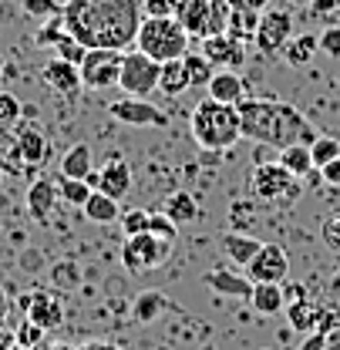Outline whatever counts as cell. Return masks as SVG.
<instances>
[{
  "mask_svg": "<svg viewBox=\"0 0 340 350\" xmlns=\"http://www.w3.org/2000/svg\"><path fill=\"white\" fill-rule=\"evenodd\" d=\"M3 310H7V290L0 286V313H3Z\"/></svg>",
  "mask_w": 340,
  "mask_h": 350,
  "instance_id": "cell-53",
  "label": "cell"
},
{
  "mask_svg": "<svg viewBox=\"0 0 340 350\" xmlns=\"http://www.w3.org/2000/svg\"><path fill=\"white\" fill-rule=\"evenodd\" d=\"M189 31L179 24V17H145L138 27V41L135 47L142 54H148L152 61L166 64V61H179L189 54Z\"/></svg>",
  "mask_w": 340,
  "mask_h": 350,
  "instance_id": "cell-4",
  "label": "cell"
},
{
  "mask_svg": "<svg viewBox=\"0 0 340 350\" xmlns=\"http://www.w3.org/2000/svg\"><path fill=\"white\" fill-rule=\"evenodd\" d=\"M330 290H334V293H340V269H337V276H334V283H330Z\"/></svg>",
  "mask_w": 340,
  "mask_h": 350,
  "instance_id": "cell-54",
  "label": "cell"
},
{
  "mask_svg": "<svg viewBox=\"0 0 340 350\" xmlns=\"http://www.w3.org/2000/svg\"><path fill=\"white\" fill-rule=\"evenodd\" d=\"M54 182H57V196L68 206H78V209H85V202L91 199V192H94L85 178H64V175H57Z\"/></svg>",
  "mask_w": 340,
  "mask_h": 350,
  "instance_id": "cell-32",
  "label": "cell"
},
{
  "mask_svg": "<svg viewBox=\"0 0 340 350\" xmlns=\"http://www.w3.org/2000/svg\"><path fill=\"white\" fill-rule=\"evenodd\" d=\"M57 182L54 178H34L31 185H27V213L34 222H47L51 213H54V206H57Z\"/></svg>",
  "mask_w": 340,
  "mask_h": 350,
  "instance_id": "cell-19",
  "label": "cell"
},
{
  "mask_svg": "<svg viewBox=\"0 0 340 350\" xmlns=\"http://www.w3.org/2000/svg\"><path fill=\"white\" fill-rule=\"evenodd\" d=\"M44 327H38L34 320H27L24 317V323H17V330H14V340H17V347L21 350H38L41 347V340H44Z\"/></svg>",
  "mask_w": 340,
  "mask_h": 350,
  "instance_id": "cell-37",
  "label": "cell"
},
{
  "mask_svg": "<svg viewBox=\"0 0 340 350\" xmlns=\"http://www.w3.org/2000/svg\"><path fill=\"white\" fill-rule=\"evenodd\" d=\"M142 21V0H64V24L88 51H128Z\"/></svg>",
  "mask_w": 340,
  "mask_h": 350,
  "instance_id": "cell-1",
  "label": "cell"
},
{
  "mask_svg": "<svg viewBox=\"0 0 340 350\" xmlns=\"http://www.w3.org/2000/svg\"><path fill=\"white\" fill-rule=\"evenodd\" d=\"M287 317H290V327L300 330V334H313L317 330V306L310 304V300H293V304H287Z\"/></svg>",
  "mask_w": 340,
  "mask_h": 350,
  "instance_id": "cell-33",
  "label": "cell"
},
{
  "mask_svg": "<svg viewBox=\"0 0 340 350\" xmlns=\"http://www.w3.org/2000/svg\"><path fill=\"white\" fill-rule=\"evenodd\" d=\"M320 175H324V182H327V185H334V189H337L340 185V155L334 159V162H327V165L320 169Z\"/></svg>",
  "mask_w": 340,
  "mask_h": 350,
  "instance_id": "cell-46",
  "label": "cell"
},
{
  "mask_svg": "<svg viewBox=\"0 0 340 350\" xmlns=\"http://www.w3.org/2000/svg\"><path fill=\"white\" fill-rule=\"evenodd\" d=\"M229 7H233V10H259V14H263V10L270 7V0H229Z\"/></svg>",
  "mask_w": 340,
  "mask_h": 350,
  "instance_id": "cell-48",
  "label": "cell"
},
{
  "mask_svg": "<svg viewBox=\"0 0 340 350\" xmlns=\"http://www.w3.org/2000/svg\"><path fill=\"white\" fill-rule=\"evenodd\" d=\"M283 297H287V304H293V300H306V286L290 283V286H283Z\"/></svg>",
  "mask_w": 340,
  "mask_h": 350,
  "instance_id": "cell-49",
  "label": "cell"
},
{
  "mask_svg": "<svg viewBox=\"0 0 340 350\" xmlns=\"http://www.w3.org/2000/svg\"><path fill=\"white\" fill-rule=\"evenodd\" d=\"M327 350H340V327H334L327 334Z\"/></svg>",
  "mask_w": 340,
  "mask_h": 350,
  "instance_id": "cell-51",
  "label": "cell"
},
{
  "mask_svg": "<svg viewBox=\"0 0 340 350\" xmlns=\"http://www.w3.org/2000/svg\"><path fill=\"white\" fill-rule=\"evenodd\" d=\"M54 54L61 57V61H71V64H78L81 68V61H85V54H88V47L81 41H75L71 34L64 38L61 44H54Z\"/></svg>",
  "mask_w": 340,
  "mask_h": 350,
  "instance_id": "cell-40",
  "label": "cell"
},
{
  "mask_svg": "<svg viewBox=\"0 0 340 350\" xmlns=\"http://www.w3.org/2000/svg\"><path fill=\"white\" fill-rule=\"evenodd\" d=\"M94 169V155H91V145L85 142H78V145H71L68 152H64V159H61V172L64 178H88V172Z\"/></svg>",
  "mask_w": 340,
  "mask_h": 350,
  "instance_id": "cell-24",
  "label": "cell"
},
{
  "mask_svg": "<svg viewBox=\"0 0 340 350\" xmlns=\"http://www.w3.org/2000/svg\"><path fill=\"white\" fill-rule=\"evenodd\" d=\"M122 64H125V51H88L81 61V81L91 91H105V88H118L122 81Z\"/></svg>",
  "mask_w": 340,
  "mask_h": 350,
  "instance_id": "cell-9",
  "label": "cell"
},
{
  "mask_svg": "<svg viewBox=\"0 0 340 350\" xmlns=\"http://www.w3.org/2000/svg\"><path fill=\"white\" fill-rule=\"evenodd\" d=\"M0 182H3V172H0Z\"/></svg>",
  "mask_w": 340,
  "mask_h": 350,
  "instance_id": "cell-57",
  "label": "cell"
},
{
  "mask_svg": "<svg viewBox=\"0 0 340 350\" xmlns=\"http://www.w3.org/2000/svg\"><path fill=\"white\" fill-rule=\"evenodd\" d=\"M202 54L215 64V71H239L246 61V44L236 41L233 34H215L202 41Z\"/></svg>",
  "mask_w": 340,
  "mask_h": 350,
  "instance_id": "cell-14",
  "label": "cell"
},
{
  "mask_svg": "<svg viewBox=\"0 0 340 350\" xmlns=\"http://www.w3.org/2000/svg\"><path fill=\"white\" fill-rule=\"evenodd\" d=\"M337 216H340V206H337Z\"/></svg>",
  "mask_w": 340,
  "mask_h": 350,
  "instance_id": "cell-58",
  "label": "cell"
},
{
  "mask_svg": "<svg viewBox=\"0 0 340 350\" xmlns=\"http://www.w3.org/2000/svg\"><path fill=\"white\" fill-rule=\"evenodd\" d=\"M159 75H162V64L152 61L148 54H142L135 47V51H125V64H122V81H118V88L125 94H135V98H148L152 91H159Z\"/></svg>",
  "mask_w": 340,
  "mask_h": 350,
  "instance_id": "cell-8",
  "label": "cell"
},
{
  "mask_svg": "<svg viewBox=\"0 0 340 350\" xmlns=\"http://www.w3.org/2000/svg\"><path fill=\"white\" fill-rule=\"evenodd\" d=\"M24 14L44 24V21H51V17H61V14H64V3H61V0H24Z\"/></svg>",
  "mask_w": 340,
  "mask_h": 350,
  "instance_id": "cell-39",
  "label": "cell"
},
{
  "mask_svg": "<svg viewBox=\"0 0 340 350\" xmlns=\"http://www.w3.org/2000/svg\"><path fill=\"white\" fill-rule=\"evenodd\" d=\"M337 155H340V142L334 135H317V142L310 145V159H313L317 169H324V165L334 162Z\"/></svg>",
  "mask_w": 340,
  "mask_h": 350,
  "instance_id": "cell-36",
  "label": "cell"
},
{
  "mask_svg": "<svg viewBox=\"0 0 340 350\" xmlns=\"http://www.w3.org/2000/svg\"><path fill=\"white\" fill-rule=\"evenodd\" d=\"M189 129L199 148L206 152H226L229 145H236L243 138V122H239V108L236 105H222V101H199L192 118H189Z\"/></svg>",
  "mask_w": 340,
  "mask_h": 350,
  "instance_id": "cell-3",
  "label": "cell"
},
{
  "mask_svg": "<svg viewBox=\"0 0 340 350\" xmlns=\"http://www.w3.org/2000/svg\"><path fill=\"white\" fill-rule=\"evenodd\" d=\"M189 75H185V64H182V57L179 61H166L162 64V75H159V91L162 94H169V98H179L182 91H189Z\"/></svg>",
  "mask_w": 340,
  "mask_h": 350,
  "instance_id": "cell-28",
  "label": "cell"
},
{
  "mask_svg": "<svg viewBox=\"0 0 340 350\" xmlns=\"http://www.w3.org/2000/svg\"><path fill=\"white\" fill-rule=\"evenodd\" d=\"M17 347V340H14V334H7V330H0V350H14Z\"/></svg>",
  "mask_w": 340,
  "mask_h": 350,
  "instance_id": "cell-50",
  "label": "cell"
},
{
  "mask_svg": "<svg viewBox=\"0 0 340 350\" xmlns=\"http://www.w3.org/2000/svg\"><path fill=\"white\" fill-rule=\"evenodd\" d=\"M21 118H24L21 98L10 94V91H0V129H10V125H17Z\"/></svg>",
  "mask_w": 340,
  "mask_h": 350,
  "instance_id": "cell-38",
  "label": "cell"
},
{
  "mask_svg": "<svg viewBox=\"0 0 340 350\" xmlns=\"http://www.w3.org/2000/svg\"><path fill=\"white\" fill-rule=\"evenodd\" d=\"M166 216H169L175 226H189V222H196V219L202 216L199 199H196L192 192H172L169 206H166Z\"/></svg>",
  "mask_w": 340,
  "mask_h": 350,
  "instance_id": "cell-26",
  "label": "cell"
},
{
  "mask_svg": "<svg viewBox=\"0 0 340 350\" xmlns=\"http://www.w3.org/2000/svg\"><path fill=\"white\" fill-rule=\"evenodd\" d=\"M78 350H118V347H112V344H85V347H78Z\"/></svg>",
  "mask_w": 340,
  "mask_h": 350,
  "instance_id": "cell-52",
  "label": "cell"
},
{
  "mask_svg": "<svg viewBox=\"0 0 340 350\" xmlns=\"http://www.w3.org/2000/svg\"><path fill=\"white\" fill-rule=\"evenodd\" d=\"M310 14H313V17H327L330 24H337L340 0H310Z\"/></svg>",
  "mask_w": 340,
  "mask_h": 350,
  "instance_id": "cell-45",
  "label": "cell"
},
{
  "mask_svg": "<svg viewBox=\"0 0 340 350\" xmlns=\"http://www.w3.org/2000/svg\"><path fill=\"white\" fill-rule=\"evenodd\" d=\"M300 350H327V334H320V330H313L303 344H300Z\"/></svg>",
  "mask_w": 340,
  "mask_h": 350,
  "instance_id": "cell-47",
  "label": "cell"
},
{
  "mask_svg": "<svg viewBox=\"0 0 340 350\" xmlns=\"http://www.w3.org/2000/svg\"><path fill=\"white\" fill-rule=\"evenodd\" d=\"M293 41V14L290 10H263L256 27V47L263 54H283V47Z\"/></svg>",
  "mask_w": 340,
  "mask_h": 350,
  "instance_id": "cell-11",
  "label": "cell"
},
{
  "mask_svg": "<svg viewBox=\"0 0 340 350\" xmlns=\"http://www.w3.org/2000/svg\"><path fill=\"white\" fill-rule=\"evenodd\" d=\"M51 350H71V347H64V344H57V347H51Z\"/></svg>",
  "mask_w": 340,
  "mask_h": 350,
  "instance_id": "cell-55",
  "label": "cell"
},
{
  "mask_svg": "<svg viewBox=\"0 0 340 350\" xmlns=\"http://www.w3.org/2000/svg\"><path fill=\"white\" fill-rule=\"evenodd\" d=\"M250 304L259 317H276L280 310H287V297H283V283H253V297Z\"/></svg>",
  "mask_w": 340,
  "mask_h": 350,
  "instance_id": "cell-22",
  "label": "cell"
},
{
  "mask_svg": "<svg viewBox=\"0 0 340 350\" xmlns=\"http://www.w3.org/2000/svg\"><path fill=\"white\" fill-rule=\"evenodd\" d=\"M108 111H112L115 122H125V125H135V129H169V115L159 105H152L148 98L125 94L115 105H108Z\"/></svg>",
  "mask_w": 340,
  "mask_h": 350,
  "instance_id": "cell-10",
  "label": "cell"
},
{
  "mask_svg": "<svg viewBox=\"0 0 340 350\" xmlns=\"http://www.w3.org/2000/svg\"><path fill=\"white\" fill-rule=\"evenodd\" d=\"M85 219L101 222V226H108V222H122V202L94 189V192H91V199L85 202Z\"/></svg>",
  "mask_w": 340,
  "mask_h": 350,
  "instance_id": "cell-25",
  "label": "cell"
},
{
  "mask_svg": "<svg viewBox=\"0 0 340 350\" xmlns=\"http://www.w3.org/2000/svg\"><path fill=\"white\" fill-rule=\"evenodd\" d=\"M182 64H185V75H189V85L192 88H206L209 81H213V75H215V64L202 54V51H189L185 57H182Z\"/></svg>",
  "mask_w": 340,
  "mask_h": 350,
  "instance_id": "cell-30",
  "label": "cell"
},
{
  "mask_svg": "<svg viewBox=\"0 0 340 350\" xmlns=\"http://www.w3.org/2000/svg\"><path fill=\"white\" fill-rule=\"evenodd\" d=\"M148 232H152V236H159V239H169V243H175L179 226H175L166 213H152V216H148Z\"/></svg>",
  "mask_w": 340,
  "mask_h": 350,
  "instance_id": "cell-42",
  "label": "cell"
},
{
  "mask_svg": "<svg viewBox=\"0 0 340 350\" xmlns=\"http://www.w3.org/2000/svg\"><path fill=\"white\" fill-rule=\"evenodd\" d=\"M0 81H3V61H0Z\"/></svg>",
  "mask_w": 340,
  "mask_h": 350,
  "instance_id": "cell-56",
  "label": "cell"
},
{
  "mask_svg": "<svg viewBox=\"0 0 340 350\" xmlns=\"http://www.w3.org/2000/svg\"><path fill=\"white\" fill-rule=\"evenodd\" d=\"M14 350H21V347H14Z\"/></svg>",
  "mask_w": 340,
  "mask_h": 350,
  "instance_id": "cell-60",
  "label": "cell"
},
{
  "mask_svg": "<svg viewBox=\"0 0 340 350\" xmlns=\"http://www.w3.org/2000/svg\"><path fill=\"white\" fill-rule=\"evenodd\" d=\"M246 189L256 202L273 206V209H290L300 196V178L287 172L280 162H263L246 175Z\"/></svg>",
  "mask_w": 340,
  "mask_h": 350,
  "instance_id": "cell-5",
  "label": "cell"
},
{
  "mask_svg": "<svg viewBox=\"0 0 340 350\" xmlns=\"http://www.w3.org/2000/svg\"><path fill=\"white\" fill-rule=\"evenodd\" d=\"M219 246H222V253L236 262V266H250L253 256L263 250V243H259L256 236H250V232H222Z\"/></svg>",
  "mask_w": 340,
  "mask_h": 350,
  "instance_id": "cell-21",
  "label": "cell"
},
{
  "mask_svg": "<svg viewBox=\"0 0 340 350\" xmlns=\"http://www.w3.org/2000/svg\"><path fill=\"white\" fill-rule=\"evenodd\" d=\"M202 280L219 297H233V300H250L253 297V280L246 273H236V269H226V266H213Z\"/></svg>",
  "mask_w": 340,
  "mask_h": 350,
  "instance_id": "cell-15",
  "label": "cell"
},
{
  "mask_svg": "<svg viewBox=\"0 0 340 350\" xmlns=\"http://www.w3.org/2000/svg\"><path fill=\"white\" fill-rule=\"evenodd\" d=\"M148 216H152V213H145V209H128V213H122V229H125V236L148 232Z\"/></svg>",
  "mask_w": 340,
  "mask_h": 350,
  "instance_id": "cell-43",
  "label": "cell"
},
{
  "mask_svg": "<svg viewBox=\"0 0 340 350\" xmlns=\"http://www.w3.org/2000/svg\"><path fill=\"white\" fill-rule=\"evenodd\" d=\"M263 350H270V347H263Z\"/></svg>",
  "mask_w": 340,
  "mask_h": 350,
  "instance_id": "cell-59",
  "label": "cell"
},
{
  "mask_svg": "<svg viewBox=\"0 0 340 350\" xmlns=\"http://www.w3.org/2000/svg\"><path fill=\"white\" fill-rule=\"evenodd\" d=\"M68 34H71V31H68V24H64V14H61V17L44 21V27H38L34 44H38V47H51V51H54V44H61Z\"/></svg>",
  "mask_w": 340,
  "mask_h": 350,
  "instance_id": "cell-35",
  "label": "cell"
},
{
  "mask_svg": "<svg viewBox=\"0 0 340 350\" xmlns=\"http://www.w3.org/2000/svg\"><path fill=\"white\" fill-rule=\"evenodd\" d=\"M320 54H327V57H340V24H327L324 27V34H320Z\"/></svg>",
  "mask_w": 340,
  "mask_h": 350,
  "instance_id": "cell-44",
  "label": "cell"
},
{
  "mask_svg": "<svg viewBox=\"0 0 340 350\" xmlns=\"http://www.w3.org/2000/svg\"><path fill=\"white\" fill-rule=\"evenodd\" d=\"M172 304L159 293V290H145V293H138L135 297V306H131V317H135V323H142V327H148V323H155L162 313H169Z\"/></svg>",
  "mask_w": 340,
  "mask_h": 350,
  "instance_id": "cell-23",
  "label": "cell"
},
{
  "mask_svg": "<svg viewBox=\"0 0 340 350\" xmlns=\"http://www.w3.org/2000/svg\"><path fill=\"white\" fill-rule=\"evenodd\" d=\"M317 51H320V34H300V38H293L283 47V61L290 68H306Z\"/></svg>",
  "mask_w": 340,
  "mask_h": 350,
  "instance_id": "cell-27",
  "label": "cell"
},
{
  "mask_svg": "<svg viewBox=\"0 0 340 350\" xmlns=\"http://www.w3.org/2000/svg\"><path fill=\"white\" fill-rule=\"evenodd\" d=\"M320 243H324L334 256H340V216H327L320 222Z\"/></svg>",
  "mask_w": 340,
  "mask_h": 350,
  "instance_id": "cell-41",
  "label": "cell"
},
{
  "mask_svg": "<svg viewBox=\"0 0 340 350\" xmlns=\"http://www.w3.org/2000/svg\"><path fill=\"white\" fill-rule=\"evenodd\" d=\"M229 0H185L182 10H179V24L189 31V38H215V34H226L229 27Z\"/></svg>",
  "mask_w": 340,
  "mask_h": 350,
  "instance_id": "cell-6",
  "label": "cell"
},
{
  "mask_svg": "<svg viewBox=\"0 0 340 350\" xmlns=\"http://www.w3.org/2000/svg\"><path fill=\"white\" fill-rule=\"evenodd\" d=\"M236 108H239V122H243V138H253L259 145H270V148L283 152L290 145H313L317 142V129L290 101L243 98Z\"/></svg>",
  "mask_w": 340,
  "mask_h": 350,
  "instance_id": "cell-2",
  "label": "cell"
},
{
  "mask_svg": "<svg viewBox=\"0 0 340 350\" xmlns=\"http://www.w3.org/2000/svg\"><path fill=\"white\" fill-rule=\"evenodd\" d=\"M14 138H17V148H21V159H24V165L27 169H41L44 162H47V135H44L34 122H21L17 131H14Z\"/></svg>",
  "mask_w": 340,
  "mask_h": 350,
  "instance_id": "cell-17",
  "label": "cell"
},
{
  "mask_svg": "<svg viewBox=\"0 0 340 350\" xmlns=\"http://www.w3.org/2000/svg\"><path fill=\"white\" fill-rule=\"evenodd\" d=\"M172 250H175V243H169V239H159L152 232H138V236H125L122 262H125L128 273L138 276V273H148V269L162 266L172 256Z\"/></svg>",
  "mask_w": 340,
  "mask_h": 350,
  "instance_id": "cell-7",
  "label": "cell"
},
{
  "mask_svg": "<svg viewBox=\"0 0 340 350\" xmlns=\"http://www.w3.org/2000/svg\"><path fill=\"white\" fill-rule=\"evenodd\" d=\"M21 310L27 313V320H34L44 330H57V327L64 323V306H61V300H57L54 293H47V290L27 293V297L21 300Z\"/></svg>",
  "mask_w": 340,
  "mask_h": 350,
  "instance_id": "cell-13",
  "label": "cell"
},
{
  "mask_svg": "<svg viewBox=\"0 0 340 350\" xmlns=\"http://www.w3.org/2000/svg\"><path fill=\"white\" fill-rule=\"evenodd\" d=\"M44 81L51 91H57V94H64V98H78L81 94V68L78 64H71V61H61V57H51L47 64H44Z\"/></svg>",
  "mask_w": 340,
  "mask_h": 350,
  "instance_id": "cell-16",
  "label": "cell"
},
{
  "mask_svg": "<svg viewBox=\"0 0 340 350\" xmlns=\"http://www.w3.org/2000/svg\"><path fill=\"white\" fill-rule=\"evenodd\" d=\"M209 98L213 101H222V105H239L246 98V81L239 78V71H215L213 81L206 85Z\"/></svg>",
  "mask_w": 340,
  "mask_h": 350,
  "instance_id": "cell-20",
  "label": "cell"
},
{
  "mask_svg": "<svg viewBox=\"0 0 340 350\" xmlns=\"http://www.w3.org/2000/svg\"><path fill=\"white\" fill-rule=\"evenodd\" d=\"M246 276L253 283H283L290 276V256L280 243H263V250L246 266Z\"/></svg>",
  "mask_w": 340,
  "mask_h": 350,
  "instance_id": "cell-12",
  "label": "cell"
},
{
  "mask_svg": "<svg viewBox=\"0 0 340 350\" xmlns=\"http://www.w3.org/2000/svg\"><path fill=\"white\" fill-rule=\"evenodd\" d=\"M27 169L24 159H21V148H17V138L0 131V172H10V175H21Z\"/></svg>",
  "mask_w": 340,
  "mask_h": 350,
  "instance_id": "cell-34",
  "label": "cell"
},
{
  "mask_svg": "<svg viewBox=\"0 0 340 350\" xmlns=\"http://www.w3.org/2000/svg\"><path fill=\"white\" fill-rule=\"evenodd\" d=\"M259 10H233L229 14V27L226 34H233L236 41L243 44H256V27H259Z\"/></svg>",
  "mask_w": 340,
  "mask_h": 350,
  "instance_id": "cell-29",
  "label": "cell"
},
{
  "mask_svg": "<svg viewBox=\"0 0 340 350\" xmlns=\"http://www.w3.org/2000/svg\"><path fill=\"white\" fill-rule=\"evenodd\" d=\"M98 192H105V196H112V199H125L128 192H131V169H128V162L122 155H112L108 159V165L105 169H98Z\"/></svg>",
  "mask_w": 340,
  "mask_h": 350,
  "instance_id": "cell-18",
  "label": "cell"
},
{
  "mask_svg": "<svg viewBox=\"0 0 340 350\" xmlns=\"http://www.w3.org/2000/svg\"><path fill=\"white\" fill-rule=\"evenodd\" d=\"M276 162L293 175V178H303L310 169H317V165H313V159H310V145H290V148H283Z\"/></svg>",
  "mask_w": 340,
  "mask_h": 350,
  "instance_id": "cell-31",
  "label": "cell"
}]
</instances>
